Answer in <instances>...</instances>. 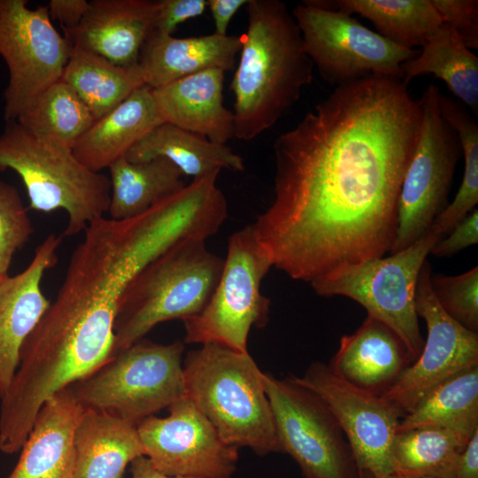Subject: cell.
Returning a JSON list of instances; mask_svg holds the SVG:
<instances>
[{
    "label": "cell",
    "mask_w": 478,
    "mask_h": 478,
    "mask_svg": "<svg viewBox=\"0 0 478 478\" xmlns=\"http://www.w3.org/2000/svg\"><path fill=\"white\" fill-rule=\"evenodd\" d=\"M183 351L181 341L162 344L142 339L68 387L84 408L103 410L137 426L187 397Z\"/></svg>",
    "instance_id": "obj_6"
},
{
    "label": "cell",
    "mask_w": 478,
    "mask_h": 478,
    "mask_svg": "<svg viewBox=\"0 0 478 478\" xmlns=\"http://www.w3.org/2000/svg\"><path fill=\"white\" fill-rule=\"evenodd\" d=\"M443 24L451 27L469 49L478 48V1L431 0Z\"/></svg>",
    "instance_id": "obj_35"
},
{
    "label": "cell",
    "mask_w": 478,
    "mask_h": 478,
    "mask_svg": "<svg viewBox=\"0 0 478 478\" xmlns=\"http://www.w3.org/2000/svg\"><path fill=\"white\" fill-rule=\"evenodd\" d=\"M272 267L252 224L235 232L211 298L198 314L183 320V343L248 352L251 329L265 327L269 320L271 302L262 294L261 283Z\"/></svg>",
    "instance_id": "obj_8"
},
{
    "label": "cell",
    "mask_w": 478,
    "mask_h": 478,
    "mask_svg": "<svg viewBox=\"0 0 478 478\" xmlns=\"http://www.w3.org/2000/svg\"><path fill=\"white\" fill-rule=\"evenodd\" d=\"M207 6V0H158L152 31L173 35L181 23L202 15Z\"/></svg>",
    "instance_id": "obj_36"
},
{
    "label": "cell",
    "mask_w": 478,
    "mask_h": 478,
    "mask_svg": "<svg viewBox=\"0 0 478 478\" xmlns=\"http://www.w3.org/2000/svg\"><path fill=\"white\" fill-rule=\"evenodd\" d=\"M168 410L166 417L152 415L136 426L152 466L170 476L231 478L238 448L222 440L189 397L173 403Z\"/></svg>",
    "instance_id": "obj_14"
},
{
    "label": "cell",
    "mask_w": 478,
    "mask_h": 478,
    "mask_svg": "<svg viewBox=\"0 0 478 478\" xmlns=\"http://www.w3.org/2000/svg\"><path fill=\"white\" fill-rule=\"evenodd\" d=\"M328 9L358 14L379 34L403 47L424 46L442 26L431 0H310Z\"/></svg>",
    "instance_id": "obj_28"
},
{
    "label": "cell",
    "mask_w": 478,
    "mask_h": 478,
    "mask_svg": "<svg viewBox=\"0 0 478 478\" xmlns=\"http://www.w3.org/2000/svg\"><path fill=\"white\" fill-rule=\"evenodd\" d=\"M186 396L227 443L281 452L263 372L248 352L206 343L183 360Z\"/></svg>",
    "instance_id": "obj_3"
},
{
    "label": "cell",
    "mask_w": 478,
    "mask_h": 478,
    "mask_svg": "<svg viewBox=\"0 0 478 478\" xmlns=\"http://www.w3.org/2000/svg\"><path fill=\"white\" fill-rule=\"evenodd\" d=\"M47 7L51 20L59 21L66 32L78 27L87 12L89 2L87 0H50Z\"/></svg>",
    "instance_id": "obj_38"
},
{
    "label": "cell",
    "mask_w": 478,
    "mask_h": 478,
    "mask_svg": "<svg viewBox=\"0 0 478 478\" xmlns=\"http://www.w3.org/2000/svg\"><path fill=\"white\" fill-rule=\"evenodd\" d=\"M412 59L402 66V81L433 74L472 112L478 111V58L449 26L442 24Z\"/></svg>",
    "instance_id": "obj_26"
},
{
    "label": "cell",
    "mask_w": 478,
    "mask_h": 478,
    "mask_svg": "<svg viewBox=\"0 0 478 478\" xmlns=\"http://www.w3.org/2000/svg\"><path fill=\"white\" fill-rule=\"evenodd\" d=\"M282 453L299 466L305 478H361L352 451L324 402L290 376L263 372Z\"/></svg>",
    "instance_id": "obj_11"
},
{
    "label": "cell",
    "mask_w": 478,
    "mask_h": 478,
    "mask_svg": "<svg viewBox=\"0 0 478 478\" xmlns=\"http://www.w3.org/2000/svg\"><path fill=\"white\" fill-rule=\"evenodd\" d=\"M433 247L430 254L449 258L478 243V211L474 208Z\"/></svg>",
    "instance_id": "obj_37"
},
{
    "label": "cell",
    "mask_w": 478,
    "mask_h": 478,
    "mask_svg": "<svg viewBox=\"0 0 478 478\" xmlns=\"http://www.w3.org/2000/svg\"><path fill=\"white\" fill-rule=\"evenodd\" d=\"M413 362L406 346L387 325L367 315L352 334L342 336L328 365L346 382L382 397Z\"/></svg>",
    "instance_id": "obj_18"
},
{
    "label": "cell",
    "mask_w": 478,
    "mask_h": 478,
    "mask_svg": "<svg viewBox=\"0 0 478 478\" xmlns=\"http://www.w3.org/2000/svg\"><path fill=\"white\" fill-rule=\"evenodd\" d=\"M158 1L92 0L87 12L65 37L72 48L92 51L112 63L137 65L142 47L152 31Z\"/></svg>",
    "instance_id": "obj_17"
},
{
    "label": "cell",
    "mask_w": 478,
    "mask_h": 478,
    "mask_svg": "<svg viewBox=\"0 0 478 478\" xmlns=\"http://www.w3.org/2000/svg\"><path fill=\"white\" fill-rule=\"evenodd\" d=\"M440 96L439 88L430 84L420 98V131L398 195L397 227L390 253L422 237L448 204L461 146L456 131L443 117Z\"/></svg>",
    "instance_id": "obj_10"
},
{
    "label": "cell",
    "mask_w": 478,
    "mask_h": 478,
    "mask_svg": "<svg viewBox=\"0 0 478 478\" xmlns=\"http://www.w3.org/2000/svg\"><path fill=\"white\" fill-rule=\"evenodd\" d=\"M290 377L328 406L350 444L361 478L394 473L391 447L404 417L397 408L346 382L320 361L312 362L301 376Z\"/></svg>",
    "instance_id": "obj_13"
},
{
    "label": "cell",
    "mask_w": 478,
    "mask_h": 478,
    "mask_svg": "<svg viewBox=\"0 0 478 478\" xmlns=\"http://www.w3.org/2000/svg\"><path fill=\"white\" fill-rule=\"evenodd\" d=\"M131 465V478H196L187 476H170L157 470L149 459L145 456H141L132 461Z\"/></svg>",
    "instance_id": "obj_41"
},
{
    "label": "cell",
    "mask_w": 478,
    "mask_h": 478,
    "mask_svg": "<svg viewBox=\"0 0 478 478\" xmlns=\"http://www.w3.org/2000/svg\"><path fill=\"white\" fill-rule=\"evenodd\" d=\"M291 12L313 66L335 87L371 75L401 79L402 66L420 51L391 42L348 13L310 0Z\"/></svg>",
    "instance_id": "obj_9"
},
{
    "label": "cell",
    "mask_w": 478,
    "mask_h": 478,
    "mask_svg": "<svg viewBox=\"0 0 478 478\" xmlns=\"http://www.w3.org/2000/svg\"><path fill=\"white\" fill-rule=\"evenodd\" d=\"M248 26L230 89L235 137L251 141L274 127L312 80L313 64L286 4L249 0Z\"/></svg>",
    "instance_id": "obj_2"
},
{
    "label": "cell",
    "mask_w": 478,
    "mask_h": 478,
    "mask_svg": "<svg viewBox=\"0 0 478 478\" xmlns=\"http://www.w3.org/2000/svg\"><path fill=\"white\" fill-rule=\"evenodd\" d=\"M212 17L214 21V33L219 35H227V27L235 14L249 0H207Z\"/></svg>",
    "instance_id": "obj_40"
},
{
    "label": "cell",
    "mask_w": 478,
    "mask_h": 478,
    "mask_svg": "<svg viewBox=\"0 0 478 478\" xmlns=\"http://www.w3.org/2000/svg\"><path fill=\"white\" fill-rule=\"evenodd\" d=\"M432 268L426 261L420 272L416 312L427 326L420 354L382 397L404 416L435 387L478 365V333L472 332L446 314L430 286Z\"/></svg>",
    "instance_id": "obj_15"
},
{
    "label": "cell",
    "mask_w": 478,
    "mask_h": 478,
    "mask_svg": "<svg viewBox=\"0 0 478 478\" xmlns=\"http://www.w3.org/2000/svg\"><path fill=\"white\" fill-rule=\"evenodd\" d=\"M3 279H0V281H2Z\"/></svg>",
    "instance_id": "obj_43"
},
{
    "label": "cell",
    "mask_w": 478,
    "mask_h": 478,
    "mask_svg": "<svg viewBox=\"0 0 478 478\" xmlns=\"http://www.w3.org/2000/svg\"><path fill=\"white\" fill-rule=\"evenodd\" d=\"M17 173L27 192L29 207L67 214L64 235L80 234L108 212V176L81 164L73 151L44 143L18 121H8L0 135V171Z\"/></svg>",
    "instance_id": "obj_5"
},
{
    "label": "cell",
    "mask_w": 478,
    "mask_h": 478,
    "mask_svg": "<svg viewBox=\"0 0 478 478\" xmlns=\"http://www.w3.org/2000/svg\"><path fill=\"white\" fill-rule=\"evenodd\" d=\"M242 36L215 33L193 37L151 31L138 58L145 85L157 89L197 73L235 67Z\"/></svg>",
    "instance_id": "obj_21"
},
{
    "label": "cell",
    "mask_w": 478,
    "mask_h": 478,
    "mask_svg": "<svg viewBox=\"0 0 478 478\" xmlns=\"http://www.w3.org/2000/svg\"><path fill=\"white\" fill-rule=\"evenodd\" d=\"M474 434L438 426L397 432L391 447L393 471L405 476L445 478Z\"/></svg>",
    "instance_id": "obj_31"
},
{
    "label": "cell",
    "mask_w": 478,
    "mask_h": 478,
    "mask_svg": "<svg viewBox=\"0 0 478 478\" xmlns=\"http://www.w3.org/2000/svg\"><path fill=\"white\" fill-rule=\"evenodd\" d=\"M225 73L209 69L152 89L162 123L227 144L235 137V121L233 112L224 105Z\"/></svg>",
    "instance_id": "obj_19"
},
{
    "label": "cell",
    "mask_w": 478,
    "mask_h": 478,
    "mask_svg": "<svg viewBox=\"0 0 478 478\" xmlns=\"http://www.w3.org/2000/svg\"><path fill=\"white\" fill-rule=\"evenodd\" d=\"M440 108L443 117L457 133L464 157V173L455 197L430 228L443 237L478 204V125L465 105L442 94Z\"/></svg>",
    "instance_id": "obj_32"
},
{
    "label": "cell",
    "mask_w": 478,
    "mask_h": 478,
    "mask_svg": "<svg viewBox=\"0 0 478 478\" xmlns=\"http://www.w3.org/2000/svg\"><path fill=\"white\" fill-rule=\"evenodd\" d=\"M84 407L66 387L40 408L7 478H73L74 432Z\"/></svg>",
    "instance_id": "obj_20"
},
{
    "label": "cell",
    "mask_w": 478,
    "mask_h": 478,
    "mask_svg": "<svg viewBox=\"0 0 478 478\" xmlns=\"http://www.w3.org/2000/svg\"><path fill=\"white\" fill-rule=\"evenodd\" d=\"M61 80L72 88L96 120L116 108L135 89L145 85L138 64L118 66L81 48H72Z\"/></svg>",
    "instance_id": "obj_27"
},
{
    "label": "cell",
    "mask_w": 478,
    "mask_h": 478,
    "mask_svg": "<svg viewBox=\"0 0 478 478\" xmlns=\"http://www.w3.org/2000/svg\"><path fill=\"white\" fill-rule=\"evenodd\" d=\"M110 219L138 216L186 186L184 175L171 161L156 158L131 162L121 157L110 166Z\"/></svg>",
    "instance_id": "obj_25"
},
{
    "label": "cell",
    "mask_w": 478,
    "mask_h": 478,
    "mask_svg": "<svg viewBox=\"0 0 478 478\" xmlns=\"http://www.w3.org/2000/svg\"><path fill=\"white\" fill-rule=\"evenodd\" d=\"M131 162L164 158L184 176L201 178L222 169L241 172L243 158L227 144L209 139L168 123H161L148 132L126 154Z\"/></svg>",
    "instance_id": "obj_24"
},
{
    "label": "cell",
    "mask_w": 478,
    "mask_h": 478,
    "mask_svg": "<svg viewBox=\"0 0 478 478\" xmlns=\"http://www.w3.org/2000/svg\"><path fill=\"white\" fill-rule=\"evenodd\" d=\"M442 237L429 229L418 241L389 257L337 269L311 286L320 297L341 296L359 304L367 315L399 336L414 361L424 344L415 306L418 279L427 257Z\"/></svg>",
    "instance_id": "obj_7"
},
{
    "label": "cell",
    "mask_w": 478,
    "mask_h": 478,
    "mask_svg": "<svg viewBox=\"0 0 478 478\" xmlns=\"http://www.w3.org/2000/svg\"><path fill=\"white\" fill-rule=\"evenodd\" d=\"M17 189L0 180V279L8 276L13 255L34 233Z\"/></svg>",
    "instance_id": "obj_34"
},
{
    "label": "cell",
    "mask_w": 478,
    "mask_h": 478,
    "mask_svg": "<svg viewBox=\"0 0 478 478\" xmlns=\"http://www.w3.org/2000/svg\"><path fill=\"white\" fill-rule=\"evenodd\" d=\"M445 478H478V429L458 456Z\"/></svg>",
    "instance_id": "obj_39"
},
{
    "label": "cell",
    "mask_w": 478,
    "mask_h": 478,
    "mask_svg": "<svg viewBox=\"0 0 478 478\" xmlns=\"http://www.w3.org/2000/svg\"><path fill=\"white\" fill-rule=\"evenodd\" d=\"M0 0V55L9 70L4 118L17 120L50 85L61 80L72 46L54 27L48 7Z\"/></svg>",
    "instance_id": "obj_12"
},
{
    "label": "cell",
    "mask_w": 478,
    "mask_h": 478,
    "mask_svg": "<svg viewBox=\"0 0 478 478\" xmlns=\"http://www.w3.org/2000/svg\"><path fill=\"white\" fill-rule=\"evenodd\" d=\"M161 123L152 89L143 85L96 120L78 140L73 153L86 167L100 172L126 156L140 139Z\"/></svg>",
    "instance_id": "obj_23"
},
{
    "label": "cell",
    "mask_w": 478,
    "mask_h": 478,
    "mask_svg": "<svg viewBox=\"0 0 478 478\" xmlns=\"http://www.w3.org/2000/svg\"><path fill=\"white\" fill-rule=\"evenodd\" d=\"M430 286L446 314L466 329L478 333V266L457 275L431 274Z\"/></svg>",
    "instance_id": "obj_33"
},
{
    "label": "cell",
    "mask_w": 478,
    "mask_h": 478,
    "mask_svg": "<svg viewBox=\"0 0 478 478\" xmlns=\"http://www.w3.org/2000/svg\"><path fill=\"white\" fill-rule=\"evenodd\" d=\"M427 426L471 435L478 429V365L435 387L400 420L397 432Z\"/></svg>",
    "instance_id": "obj_30"
},
{
    "label": "cell",
    "mask_w": 478,
    "mask_h": 478,
    "mask_svg": "<svg viewBox=\"0 0 478 478\" xmlns=\"http://www.w3.org/2000/svg\"><path fill=\"white\" fill-rule=\"evenodd\" d=\"M62 239L63 235H47L21 273L0 281V399L15 376L27 338L50 306L42 281L58 262Z\"/></svg>",
    "instance_id": "obj_16"
},
{
    "label": "cell",
    "mask_w": 478,
    "mask_h": 478,
    "mask_svg": "<svg viewBox=\"0 0 478 478\" xmlns=\"http://www.w3.org/2000/svg\"><path fill=\"white\" fill-rule=\"evenodd\" d=\"M16 121L39 141L73 151L96 119L72 88L59 80Z\"/></svg>",
    "instance_id": "obj_29"
},
{
    "label": "cell",
    "mask_w": 478,
    "mask_h": 478,
    "mask_svg": "<svg viewBox=\"0 0 478 478\" xmlns=\"http://www.w3.org/2000/svg\"><path fill=\"white\" fill-rule=\"evenodd\" d=\"M73 443V478H124L126 467L145 456L136 426L96 408H84Z\"/></svg>",
    "instance_id": "obj_22"
},
{
    "label": "cell",
    "mask_w": 478,
    "mask_h": 478,
    "mask_svg": "<svg viewBox=\"0 0 478 478\" xmlns=\"http://www.w3.org/2000/svg\"><path fill=\"white\" fill-rule=\"evenodd\" d=\"M401 79L337 86L275 139L274 197L252 224L274 267L312 283L384 257L421 105Z\"/></svg>",
    "instance_id": "obj_1"
},
{
    "label": "cell",
    "mask_w": 478,
    "mask_h": 478,
    "mask_svg": "<svg viewBox=\"0 0 478 478\" xmlns=\"http://www.w3.org/2000/svg\"><path fill=\"white\" fill-rule=\"evenodd\" d=\"M366 478V477H365ZM382 478H434V477H426V476H423V477H413V476H405V475H400V474H388Z\"/></svg>",
    "instance_id": "obj_42"
},
{
    "label": "cell",
    "mask_w": 478,
    "mask_h": 478,
    "mask_svg": "<svg viewBox=\"0 0 478 478\" xmlns=\"http://www.w3.org/2000/svg\"><path fill=\"white\" fill-rule=\"evenodd\" d=\"M223 264L206 241L197 238L179 242L148 264L121 298L112 355L143 339L159 323L198 314L217 286Z\"/></svg>",
    "instance_id": "obj_4"
}]
</instances>
